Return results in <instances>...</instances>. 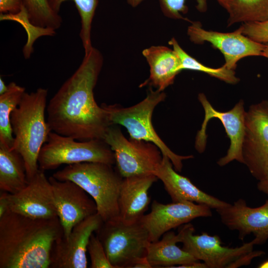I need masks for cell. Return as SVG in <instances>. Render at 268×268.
I'll use <instances>...</instances> for the list:
<instances>
[{"label":"cell","instance_id":"obj_12","mask_svg":"<svg viewBox=\"0 0 268 268\" xmlns=\"http://www.w3.org/2000/svg\"><path fill=\"white\" fill-rule=\"evenodd\" d=\"M188 27L190 40L197 44L206 42L223 55L224 65L235 70L241 59L249 56H262L265 44L257 42L244 35L239 27L232 32L223 33L203 29L199 21H193Z\"/></svg>","mask_w":268,"mask_h":268},{"label":"cell","instance_id":"obj_1","mask_svg":"<svg viewBox=\"0 0 268 268\" xmlns=\"http://www.w3.org/2000/svg\"><path fill=\"white\" fill-rule=\"evenodd\" d=\"M103 64L93 47L74 72L62 84L47 107L51 131L79 141L104 139L112 125L106 110L96 103L94 89Z\"/></svg>","mask_w":268,"mask_h":268},{"label":"cell","instance_id":"obj_31","mask_svg":"<svg viewBox=\"0 0 268 268\" xmlns=\"http://www.w3.org/2000/svg\"><path fill=\"white\" fill-rule=\"evenodd\" d=\"M23 6V0H0V13L17 14L21 11Z\"/></svg>","mask_w":268,"mask_h":268},{"label":"cell","instance_id":"obj_19","mask_svg":"<svg viewBox=\"0 0 268 268\" xmlns=\"http://www.w3.org/2000/svg\"><path fill=\"white\" fill-rule=\"evenodd\" d=\"M158 178L153 174L123 178L119 199V218L132 224L140 221L150 202L148 191Z\"/></svg>","mask_w":268,"mask_h":268},{"label":"cell","instance_id":"obj_37","mask_svg":"<svg viewBox=\"0 0 268 268\" xmlns=\"http://www.w3.org/2000/svg\"><path fill=\"white\" fill-rule=\"evenodd\" d=\"M8 90V85H6L4 81L0 78V95H1L6 92Z\"/></svg>","mask_w":268,"mask_h":268},{"label":"cell","instance_id":"obj_29","mask_svg":"<svg viewBox=\"0 0 268 268\" xmlns=\"http://www.w3.org/2000/svg\"><path fill=\"white\" fill-rule=\"evenodd\" d=\"M91 268H114L110 263L104 248L99 238L92 234L88 246Z\"/></svg>","mask_w":268,"mask_h":268},{"label":"cell","instance_id":"obj_22","mask_svg":"<svg viewBox=\"0 0 268 268\" xmlns=\"http://www.w3.org/2000/svg\"><path fill=\"white\" fill-rule=\"evenodd\" d=\"M24 161L19 153L0 142V190L15 194L27 184Z\"/></svg>","mask_w":268,"mask_h":268},{"label":"cell","instance_id":"obj_25","mask_svg":"<svg viewBox=\"0 0 268 268\" xmlns=\"http://www.w3.org/2000/svg\"><path fill=\"white\" fill-rule=\"evenodd\" d=\"M177 55L181 64V70L188 69L203 72L226 83L234 84L239 81L234 70L227 68L224 65L218 68L208 67L201 64L189 55L180 46L175 38L168 42Z\"/></svg>","mask_w":268,"mask_h":268},{"label":"cell","instance_id":"obj_14","mask_svg":"<svg viewBox=\"0 0 268 268\" xmlns=\"http://www.w3.org/2000/svg\"><path fill=\"white\" fill-rule=\"evenodd\" d=\"M51 184L58 217L64 237H67L77 224L97 212L92 198L79 185L70 181H59L52 176Z\"/></svg>","mask_w":268,"mask_h":268},{"label":"cell","instance_id":"obj_23","mask_svg":"<svg viewBox=\"0 0 268 268\" xmlns=\"http://www.w3.org/2000/svg\"><path fill=\"white\" fill-rule=\"evenodd\" d=\"M25 92L23 87L11 82L8 85L7 91L0 95V142L11 147L14 141L11 115L19 105Z\"/></svg>","mask_w":268,"mask_h":268},{"label":"cell","instance_id":"obj_28","mask_svg":"<svg viewBox=\"0 0 268 268\" xmlns=\"http://www.w3.org/2000/svg\"><path fill=\"white\" fill-rule=\"evenodd\" d=\"M161 10L164 16L173 19H184L190 20L185 18L182 14H186L188 8L185 4L186 0H158ZM197 10L201 12L206 11L207 0H195Z\"/></svg>","mask_w":268,"mask_h":268},{"label":"cell","instance_id":"obj_39","mask_svg":"<svg viewBox=\"0 0 268 268\" xmlns=\"http://www.w3.org/2000/svg\"><path fill=\"white\" fill-rule=\"evenodd\" d=\"M217 2L226 10L227 9L230 0H216Z\"/></svg>","mask_w":268,"mask_h":268},{"label":"cell","instance_id":"obj_40","mask_svg":"<svg viewBox=\"0 0 268 268\" xmlns=\"http://www.w3.org/2000/svg\"><path fill=\"white\" fill-rule=\"evenodd\" d=\"M262 57L268 59V43L265 44V47L263 51Z\"/></svg>","mask_w":268,"mask_h":268},{"label":"cell","instance_id":"obj_17","mask_svg":"<svg viewBox=\"0 0 268 268\" xmlns=\"http://www.w3.org/2000/svg\"><path fill=\"white\" fill-rule=\"evenodd\" d=\"M216 210L224 225L231 230L238 231L240 239L253 234L256 245L263 244L268 240V199L260 206L251 207L240 199Z\"/></svg>","mask_w":268,"mask_h":268},{"label":"cell","instance_id":"obj_35","mask_svg":"<svg viewBox=\"0 0 268 268\" xmlns=\"http://www.w3.org/2000/svg\"><path fill=\"white\" fill-rule=\"evenodd\" d=\"M257 189L259 191L268 196V173L263 179L258 181Z\"/></svg>","mask_w":268,"mask_h":268},{"label":"cell","instance_id":"obj_5","mask_svg":"<svg viewBox=\"0 0 268 268\" xmlns=\"http://www.w3.org/2000/svg\"><path fill=\"white\" fill-rule=\"evenodd\" d=\"M166 96L163 91L153 90L150 87L145 98L134 106L124 108L117 104H103L102 106L106 110L112 125L124 127L131 139L154 143L159 148L162 155L170 159L175 170L180 172L183 161L194 156H182L173 152L156 133L151 121L155 108L164 101Z\"/></svg>","mask_w":268,"mask_h":268},{"label":"cell","instance_id":"obj_9","mask_svg":"<svg viewBox=\"0 0 268 268\" xmlns=\"http://www.w3.org/2000/svg\"><path fill=\"white\" fill-rule=\"evenodd\" d=\"M198 99L203 108L204 117L201 129L198 131L196 137L195 148L197 150L202 153L205 149L207 123L210 119L217 118L222 124L230 142L226 155L219 159L217 164L224 166L233 160L244 164L242 146L245 133L246 111L244 109L243 101H239L228 111L220 112L212 107L203 93L199 94Z\"/></svg>","mask_w":268,"mask_h":268},{"label":"cell","instance_id":"obj_24","mask_svg":"<svg viewBox=\"0 0 268 268\" xmlns=\"http://www.w3.org/2000/svg\"><path fill=\"white\" fill-rule=\"evenodd\" d=\"M228 26L239 22L263 21L268 19V0H230Z\"/></svg>","mask_w":268,"mask_h":268},{"label":"cell","instance_id":"obj_15","mask_svg":"<svg viewBox=\"0 0 268 268\" xmlns=\"http://www.w3.org/2000/svg\"><path fill=\"white\" fill-rule=\"evenodd\" d=\"M104 221L97 212L77 224L69 236L58 240L52 249L50 268H86L87 246L91 236Z\"/></svg>","mask_w":268,"mask_h":268},{"label":"cell","instance_id":"obj_18","mask_svg":"<svg viewBox=\"0 0 268 268\" xmlns=\"http://www.w3.org/2000/svg\"><path fill=\"white\" fill-rule=\"evenodd\" d=\"M162 156V161L154 175L162 182L172 202L187 201L205 204L216 210L229 205V203L222 201L199 189L189 178L179 174L175 170L167 156Z\"/></svg>","mask_w":268,"mask_h":268},{"label":"cell","instance_id":"obj_6","mask_svg":"<svg viewBox=\"0 0 268 268\" xmlns=\"http://www.w3.org/2000/svg\"><path fill=\"white\" fill-rule=\"evenodd\" d=\"M39 169H55L62 164L83 162L115 163L114 152L103 139L79 141L51 131L38 156Z\"/></svg>","mask_w":268,"mask_h":268},{"label":"cell","instance_id":"obj_13","mask_svg":"<svg viewBox=\"0 0 268 268\" xmlns=\"http://www.w3.org/2000/svg\"><path fill=\"white\" fill-rule=\"evenodd\" d=\"M210 209L205 204L191 201L163 204L155 200L150 212L144 214L139 222L147 230L150 242H155L172 229L197 218L211 216Z\"/></svg>","mask_w":268,"mask_h":268},{"label":"cell","instance_id":"obj_4","mask_svg":"<svg viewBox=\"0 0 268 268\" xmlns=\"http://www.w3.org/2000/svg\"><path fill=\"white\" fill-rule=\"evenodd\" d=\"M59 181H70L82 188L95 201L104 222L119 218L118 199L123 177L113 165L83 162L67 165L53 175Z\"/></svg>","mask_w":268,"mask_h":268},{"label":"cell","instance_id":"obj_36","mask_svg":"<svg viewBox=\"0 0 268 268\" xmlns=\"http://www.w3.org/2000/svg\"><path fill=\"white\" fill-rule=\"evenodd\" d=\"M175 268H207L205 264L200 261H196L191 263L177 266Z\"/></svg>","mask_w":268,"mask_h":268},{"label":"cell","instance_id":"obj_20","mask_svg":"<svg viewBox=\"0 0 268 268\" xmlns=\"http://www.w3.org/2000/svg\"><path fill=\"white\" fill-rule=\"evenodd\" d=\"M142 54L149 67V76L141 86L149 85L163 91L174 83L182 71L179 59L173 49L164 46H152L144 49Z\"/></svg>","mask_w":268,"mask_h":268},{"label":"cell","instance_id":"obj_3","mask_svg":"<svg viewBox=\"0 0 268 268\" xmlns=\"http://www.w3.org/2000/svg\"><path fill=\"white\" fill-rule=\"evenodd\" d=\"M47 96L48 90L43 88L25 92L10 117L14 135L11 147L22 156L28 180L39 170L38 156L52 131L45 119Z\"/></svg>","mask_w":268,"mask_h":268},{"label":"cell","instance_id":"obj_26","mask_svg":"<svg viewBox=\"0 0 268 268\" xmlns=\"http://www.w3.org/2000/svg\"><path fill=\"white\" fill-rule=\"evenodd\" d=\"M67 0H48L52 9L59 13L62 4ZM78 11L81 22L79 33L84 54H87L93 47L91 40L92 23L98 0H71Z\"/></svg>","mask_w":268,"mask_h":268},{"label":"cell","instance_id":"obj_2","mask_svg":"<svg viewBox=\"0 0 268 268\" xmlns=\"http://www.w3.org/2000/svg\"><path fill=\"white\" fill-rule=\"evenodd\" d=\"M64 236L58 217L40 219L10 211L0 218V268H48L55 243Z\"/></svg>","mask_w":268,"mask_h":268},{"label":"cell","instance_id":"obj_10","mask_svg":"<svg viewBox=\"0 0 268 268\" xmlns=\"http://www.w3.org/2000/svg\"><path fill=\"white\" fill-rule=\"evenodd\" d=\"M242 153L251 175L258 181L263 179L268 173V100L246 111Z\"/></svg>","mask_w":268,"mask_h":268},{"label":"cell","instance_id":"obj_34","mask_svg":"<svg viewBox=\"0 0 268 268\" xmlns=\"http://www.w3.org/2000/svg\"><path fill=\"white\" fill-rule=\"evenodd\" d=\"M146 256L136 260L131 266L130 268H151Z\"/></svg>","mask_w":268,"mask_h":268},{"label":"cell","instance_id":"obj_11","mask_svg":"<svg viewBox=\"0 0 268 268\" xmlns=\"http://www.w3.org/2000/svg\"><path fill=\"white\" fill-rule=\"evenodd\" d=\"M194 226L190 223L180 227L178 233L182 249L195 259L202 261L207 268H227L242 255L253 250L254 239L240 247L230 248L222 245L220 237L207 233L195 235Z\"/></svg>","mask_w":268,"mask_h":268},{"label":"cell","instance_id":"obj_33","mask_svg":"<svg viewBox=\"0 0 268 268\" xmlns=\"http://www.w3.org/2000/svg\"><path fill=\"white\" fill-rule=\"evenodd\" d=\"M8 193L0 191V218L1 217L8 209Z\"/></svg>","mask_w":268,"mask_h":268},{"label":"cell","instance_id":"obj_41","mask_svg":"<svg viewBox=\"0 0 268 268\" xmlns=\"http://www.w3.org/2000/svg\"><path fill=\"white\" fill-rule=\"evenodd\" d=\"M259 268H268V260H267L261 263L259 266Z\"/></svg>","mask_w":268,"mask_h":268},{"label":"cell","instance_id":"obj_7","mask_svg":"<svg viewBox=\"0 0 268 268\" xmlns=\"http://www.w3.org/2000/svg\"><path fill=\"white\" fill-rule=\"evenodd\" d=\"M96 233L114 268H130L136 260L146 256L150 241L139 221L127 224L119 218L108 220Z\"/></svg>","mask_w":268,"mask_h":268},{"label":"cell","instance_id":"obj_21","mask_svg":"<svg viewBox=\"0 0 268 268\" xmlns=\"http://www.w3.org/2000/svg\"><path fill=\"white\" fill-rule=\"evenodd\" d=\"M162 237L147 247L146 257L152 268H175L199 261L176 245L180 243L177 234L169 231Z\"/></svg>","mask_w":268,"mask_h":268},{"label":"cell","instance_id":"obj_16","mask_svg":"<svg viewBox=\"0 0 268 268\" xmlns=\"http://www.w3.org/2000/svg\"><path fill=\"white\" fill-rule=\"evenodd\" d=\"M9 211L34 219L58 217L51 184L39 169L19 192L8 194Z\"/></svg>","mask_w":268,"mask_h":268},{"label":"cell","instance_id":"obj_38","mask_svg":"<svg viewBox=\"0 0 268 268\" xmlns=\"http://www.w3.org/2000/svg\"><path fill=\"white\" fill-rule=\"evenodd\" d=\"M144 0H126L127 3L133 7H137Z\"/></svg>","mask_w":268,"mask_h":268},{"label":"cell","instance_id":"obj_27","mask_svg":"<svg viewBox=\"0 0 268 268\" xmlns=\"http://www.w3.org/2000/svg\"><path fill=\"white\" fill-rule=\"evenodd\" d=\"M30 22L35 26L56 30L62 25V18L51 7L48 0H23Z\"/></svg>","mask_w":268,"mask_h":268},{"label":"cell","instance_id":"obj_8","mask_svg":"<svg viewBox=\"0 0 268 268\" xmlns=\"http://www.w3.org/2000/svg\"><path fill=\"white\" fill-rule=\"evenodd\" d=\"M114 152L117 170L123 177L154 174L162 154L154 143L127 138L119 127L111 125L104 137Z\"/></svg>","mask_w":268,"mask_h":268},{"label":"cell","instance_id":"obj_30","mask_svg":"<svg viewBox=\"0 0 268 268\" xmlns=\"http://www.w3.org/2000/svg\"><path fill=\"white\" fill-rule=\"evenodd\" d=\"M242 33L262 44L268 43V19L263 21L244 22L239 27Z\"/></svg>","mask_w":268,"mask_h":268},{"label":"cell","instance_id":"obj_32","mask_svg":"<svg viewBox=\"0 0 268 268\" xmlns=\"http://www.w3.org/2000/svg\"><path fill=\"white\" fill-rule=\"evenodd\" d=\"M265 255L262 251H253L246 253L228 265L227 268H238L242 266L249 265L255 258Z\"/></svg>","mask_w":268,"mask_h":268}]
</instances>
